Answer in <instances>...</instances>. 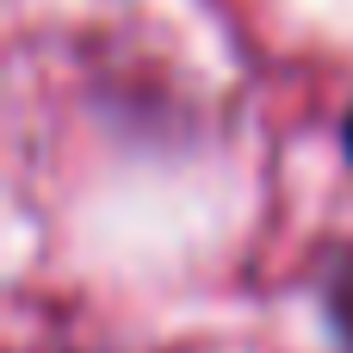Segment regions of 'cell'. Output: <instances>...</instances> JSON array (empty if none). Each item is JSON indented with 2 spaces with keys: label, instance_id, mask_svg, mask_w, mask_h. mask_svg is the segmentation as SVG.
Listing matches in <instances>:
<instances>
[{
  "label": "cell",
  "instance_id": "6da1fadb",
  "mask_svg": "<svg viewBox=\"0 0 353 353\" xmlns=\"http://www.w3.org/2000/svg\"><path fill=\"white\" fill-rule=\"evenodd\" d=\"M323 316H329L341 353H353V248L329 267V279H323Z\"/></svg>",
  "mask_w": 353,
  "mask_h": 353
},
{
  "label": "cell",
  "instance_id": "7a4b0ae2",
  "mask_svg": "<svg viewBox=\"0 0 353 353\" xmlns=\"http://www.w3.org/2000/svg\"><path fill=\"white\" fill-rule=\"evenodd\" d=\"M341 143H347V155H353V112H347V124H341Z\"/></svg>",
  "mask_w": 353,
  "mask_h": 353
}]
</instances>
